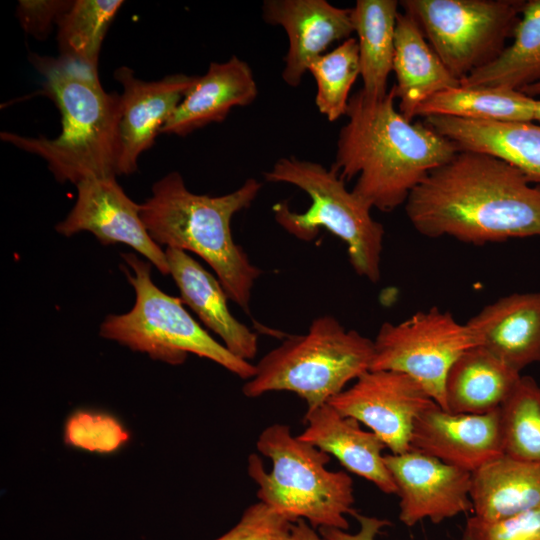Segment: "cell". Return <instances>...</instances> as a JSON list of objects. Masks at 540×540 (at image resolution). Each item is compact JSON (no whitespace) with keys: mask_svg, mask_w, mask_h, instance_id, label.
<instances>
[{"mask_svg":"<svg viewBox=\"0 0 540 540\" xmlns=\"http://www.w3.org/2000/svg\"><path fill=\"white\" fill-rule=\"evenodd\" d=\"M404 209L413 228L484 245L540 236V185L486 153L458 150L410 193Z\"/></svg>","mask_w":540,"mask_h":540,"instance_id":"1","label":"cell"},{"mask_svg":"<svg viewBox=\"0 0 540 540\" xmlns=\"http://www.w3.org/2000/svg\"><path fill=\"white\" fill-rule=\"evenodd\" d=\"M391 89L369 98L360 89L350 96L347 122L340 129L331 165L371 209L391 212L435 168L448 162L457 146L425 122L406 119L395 108Z\"/></svg>","mask_w":540,"mask_h":540,"instance_id":"2","label":"cell"},{"mask_svg":"<svg viewBox=\"0 0 540 540\" xmlns=\"http://www.w3.org/2000/svg\"><path fill=\"white\" fill-rule=\"evenodd\" d=\"M28 58L60 112L61 131L53 139L1 132V139L44 159L58 182L116 178L121 94L106 92L98 70L77 61L36 53Z\"/></svg>","mask_w":540,"mask_h":540,"instance_id":"3","label":"cell"},{"mask_svg":"<svg viewBox=\"0 0 540 540\" xmlns=\"http://www.w3.org/2000/svg\"><path fill=\"white\" fill-rule=\"evenodd\" d=\"M262 188L254 178L221 196L191 192L180 173L165 175L140 204L150 237L160 246L190 251L215 272L229 300L249 314L252 289L262 271L233 239L231 220L248 208Z\"/></svg>","mask_w":540,"mask_h":540,"instance_id":"4","label":"cell"},{"mask_svg":"<svg viewBox=\"0 0 540 540\" xmlns=\"http://www.w3.org/2000/svg\"><path fill=\"white\" fill-rule=\"evenodd\" d=\"M256 448L272 462L267 472L257 454L248 458L247 472L261 503L290 523L302 519L315 529L348 530L347 515L356 512L353 481L344 471L326 468L329 454L293 436L283 423L263 429Z\"/></svg>","mask_w":540,"mask_h":540,"instance_id":"5","label":"cell"},{"mask_svg":"<svg viewBox=\"0 0 540 540\" xmlns=\"http://www.w3.org/2000/svg\"><path fill=\"white\" fill-rule=\"evenodd\" d=\"M373 340L347 330L335 317H316L304 334L289 335L265 354L242 387L246 397L273 391L297 394L307 410L327 403L370 370Z\"/></svg>","mask_w":540,"mask_h":540,"instance_id":"6","label":"cell"},{"mask_svg":"<svg viewBox=\"0 0 540 540\" xmlns=\"http://www.w3.org/2000/svg\"><path fill=\"white\" fill-rule=\"evenodd\" d=\"M274 183H288L303 190L311 205L304 212L292 211L285 202L273 206L276 222L290 235L311 241L325 228L347 246L349 262L360 277L376 283L381 276L384 228L371 215V208L353 191L331 166L283 157L263 173Z\"/></svg>","mask_w":540,"mask_h":540,"instance_id":"7","label":"cell"},{"mask_svg":"<svg viewBox=\"0 0 540 540\" xmlns=\"http://www.w3.org/2000/svg\"><path fill=\"white\" fill-rule=\"evenodd\" d=\"M122 258L130 268L122 266L135 290V303L127 313L108 315L100 325L101 337L170 365L184 363L192 353L246 381L255 375V365L229 352L188 313L180 298L154 284L150 262L134 253L122 254Z\"/></svg>","mask_w":540,"mask_h":540,"instance_id":"8","label":"cell"},{"mask_svg":"<svg viewBox=\"0 0 540 540\" xmlns=\"http://www.w3.org/2000/svg\"><path fill=\"white\" fill-rule=\"evenodd\" d=\"M523 0H403L449 73L460 82L507 47Z\"/></svg>","mask_w":540,"mask_h":540,"instance_id":"9","label":"cell"},{"mask_svg":"<svg viewBox=\"0 0 540 540\" xmlns=\"http://www.w3.org/2000/svg\"><path fill=\"white\" fill-rule=\"evenodd\" d=\"M370 370H393L416 380L443 409L447 374L478 341L465 323L448 311L432 307L399 323L384 322L373 340Z\"/></svg>","mask_w":540,"mask_h":540,"instance_id":"10","label":"cell"},{"mask_svg":"<svg viewBox=\"0 0 540 540\" xmlns=\"http://www.w3.org/2000/svg\"><path fill=\"white\" fill-rule=\"evenodd\" d=\"M328 403L366 425L392 454H401L411 449L417 417L436 402L405 373L368 370Z\"/></svg>","mask_w":540,"mask_h":540,"instance_id":"11","label":"cell"},{"mask_svg":"<svg viewBox=\"0 0 540 540\" xmlns=\"http://www.w3.org/2000/svg\"><path fill=\"white\" fill-rule=\"evenodd\" d=\"M76 187V202L56 225L58 233L71 237L87 231L102 245H128L160 273L169 274L165 251L150 237L140 216V204L127 196L116 178H88Z\"/></svg>","mask_w":540,"mask_h":540,"instance_id":"12","label":"cell"},{"mask_svg":"<svg viewBox=\"0 0 540 540\" xmlns=\"http://www.w3.org/2000/svg\"><path fill=\"white\" fill-rule=\"evenodd\" d=\"M399 496V520L412 527L428 519L438 524L472 510L471 472L410 449L385 454Z\"/></svg>","mask_w":540,"mask_h":540,"instance_id":"13","label":"cell"},{"mask_svg":"<svg viewBox=\"0 0 540 540\" xmlns=\"http://www.w3.org/2000/svg\"><path fill=\"white\" fill-rule=\"evenodd\" d=\"M114 78L123 88L117 174L129 175L137 170L139 156L153 146L196 76L174 74L144 81L136 78L131 68L122 66L115 70Z\"/></svg>","mask_w":540,"mask_h":540,"instance_id":"14","label":"cell"},{"mask_svg":"<svg viewBox=\"0 0 540 540\" xmlns=\"http://www.w3.org/2000/svg\"><path fill=\"white\" fill-rule=\"evenodd\" d=\"M411 449L473 472L503 454L499 409L452 413L434 403L417 417Z\"/></svg>","mask_w":540,"mask_h":540,"instance_id":"15","label":"cell"},{"mask_svg":"<svg viewBox=\"0 0 540 540\" xmlns=\"http://www.w3.org/2000/svg\"><path fill=\"white\" fill-rule=\"evenodd\" d=\"M262 16L267 23L281 26L288 36L281 76L291 87L300 85L313 60L332 43L354 33L351 9L326 0H266Z\"/></svg>","mask_w":540,"mask_h":540,"instance_id":"16","label":"cell"},{"mask_svg":"<svg viewBox=\"0 0 540 540\" xmlns=\"http://www.w3.org/2000/svg\"><path fill=\"white\" fill-rule=\"evenodd\" d=\"M306 427L298 437L333 455L349 472L374 484L387 495L397 493L396 485L385 464L381 439L363 430L354 418L344 416L328 402L307 410Z\"/></svg>","mask_w":540,"mask_h":540,"instance_id":"17","label":"cell"},{"mask_svg":"<svg viewBox=\"0 0 540 540\" xmlns=\"http://www.w3.org/2000/svg\"><path fill=\"white\" fill-rule=\"evenodd\" d=\"M258 88L250 66L237 56L210 63L196 79L160 133L185 136L211 123L224 121L236 106H247Z\"/></svg>","mask_w":540,"mask_h":540,"instance_id":"18","label":"cell"},{"mask_svg":"<svg viewBox=\"0 0 540 540\" xmlns=\"http://www.w3.org/2000/svg\"><path fill=\"white\" fill-rule=\"evenodd\" d=\"M466 324L479 346L517 372L540 362V292L504 296Z\"/></svg>","mask_w":540,"mask_h":540,"instance_id":"19","label":"cell"},{"mask_svg":"<svg viewBox=\"0 0 540 540\" xmlns=\"http://www.w3.org/2000/svg\"><path fill=\"white\" fill-rule=\"evenodd\" d=\"M165 254L183 304L221 338L229 352L250 362L258 351L257 334L231 314L219 280L183 250L166 248Z\"/></svg>","mask_w":540,"mask_h":540,"instance_id":"20","label":"cell"},{"mask_svg":"<svg viewBox=\"0 0 540 540\" xmlns=\"http://www.w3.org/2000/svg\"><path fill=\"white\" fill-rule=\"evenodd\" d=\"M424 122L451 140L458 150L494 156L540 185V123L536 121L468 120L433 115Z\"/></svg>","mask_w":540,"mask_h":540,"instance_id":"21","label":"cell"},{"mask_svg":"<svg viewBox=\"0 0 540 540\" xmlns=\"http://www.w3.org/2000/svg\"><path fill=\"white\" fill-rule=\"evenodd\" d=\"M393 72L398 110L409 121L431 96L461 84L431 48L415 19L404 11L396 20Z\"/></svg>","mask_w":540,"mask_h":540,"instance_id":"22","label":"cell"},{"mask_svg":"<svg viewBox=\"0 0 540 540\" xmlns=\"http://www.w3.org/2000/svg\"><path fill=\"white\" fill-rule=\"evenodd\" d=\"M473 516L497 521L540 505V465L502 454L471 472Z\"/></svg>","mask_w":540,"mask_h":540,"instance_id":"23","label":"cell"},{"mask_svg":"<svg viewBox=\"0 0 540 540\" xmlns=\"http://www.w3.org/2000/svg\"><path fill=\"white\" fill-rule=\"evenodd\" d=\"M520 377L487 349L474 346L458 357L447 374L446 410L482 414L499 409Z\"/></svg>","mask_w":540,"mask_h":540,"instance_id":"24","label":"cell"},{"mask_svg":"<svg viewBox=\"0 0 540 540\" xmlns=\"http://www.w3.org/2000/svg\"><path fill=\"white\" fill-rule=\"evenodd\" d=\"M398 7L396 0H357L351 8L363 81L361 90L369 98H381L388 93Z\"/></svg>","mask_w":540,"mask_h":540,"instance_id":"25","label":"cell"},{"mask_svg":"<svg viewBox=\"0 0 540 540\" xmlns=\"http://www.w3.org/2000/svg\"><path fill=\"white\" fill-rule=\"evenodd\" d=\"M535 98L500 86H464L442 90L416 110L415 117L439 115L468 120L534 121Z\"/></svg>","mask_w":540,"mask_h":540,"instance_id":"26","label":"cell"},{"mask_svg":"<svg viewBox=\"0 0 540 540\" xmlns=\"http://www.w3.org/2000/svg\"><path fill=\"white\" fill-rule=\"evenodd\" d=\"M540 82V0L525 1L512 42L490 64L460 83L464 86H500L515 90Z\"/></svg>","mask_w":540,"mask_h":540,"instance_id":"27","label":"cell"},{"mask_svg":"<svg viewBox=\"0 0 540 540\" xmlns=\"http://www.w3.org/2000/svg\"><path fill=\"white\" fill-rule=\"evenodd\" d=\"M124 4L121 0H75L57 22L61 57L98 70L104 37Z\"/></svg>","mask_w":540,"mask_h":540,"instance_id":"28","label":"cell"},{"mask_svg":"<svg viewBox=\"0 0 540 540\" xmlns=\"http://www.w3.org/2000/svg\"><path fill=\"white\" fill-rule=\"evenodd\" d=\"M499 413L503 454L540 465V384L521 375Z\"/></svg>","mask_w":540,"mask_h":540,"instance_id":"29","label":"cell"},{"mask_svg":"<svg viewBox=\"0 0 540 540\" xmlns=\"http://www.w3.org/2000/svg\"><path fill=\"white\" fill-rule=\"evenodd\" d=\"M316 82L315 104L329 121L345 116L350 90L361 74L357 39L350 37L310 64Z\"/></svg>","mask_w":540,"mask_h":540,"instance_id":"30","label":"cell"},{"mask_svg":"<svg viewBox=\"0 0 540 540\" xmlns=\"http://www.w3.org/2000/svg\"><path fill=\"white\" fill-rule=\"evenodd\" d=\"M129 440V433L113 416L102 412L78 410L64 427L65 444L97 453H111Z\"/></svg>","mask_w":540,"mask_h":540,"instance_id":"31","label":"cell"},{"mask_svg":"<svg viewBox=\"0 0 540 540\" xmlns=\"http://www.w3.org/2000/svg\"><path fill=\"white\" fill-rule=\"evenodd\" d=\"M462 540H540V505L497 521L472 516Z\"/></svg>","mask_w":540,"mask_h":540,"instance_id":"32","label":"cell"},{"mask_svg":"<svg viewBox=\"0 0 540 540\" xmlns=\"http://www.w3.org/2000/svg\"><path fill=\"white\" fill-rule=\"evenodd\" d=\"M291 525L259 501L248 506L238 523L215 540H289Z\"/></svg>","mask_w":540,"mask_h":540,"instance_id":"33","label":"cell"},{"mask_svg":"<svg viewBox=\"0 0 540 540\" xmlns=\"http://www.w3.org/2000/svg\"><path fill=\"white\" fill-rule=\"evenodd\" d=\"M71 0H20L16 15L23 30L37 38L47 37L54 24L68 10Z\"/></svg>","mask_w":540,"mask_h":540,"instance_id":"34","label":"cell"},{"mask_svg":"<svg viewBox=\"0 0 540 540\" xmlns=\"http://www.w3.org/2000/svg\"><path fill=\"white\" fill-rule=\"evenodd\" d=\"M353 517L359 523V530L356 533H349L337 528L321 527L318 532L325 540H376L380 531L391 525L387 519L366 516L355 512Z\"/></svg>","mask_w":540,"mask_h":540,"instance_id":"35","label":"cell"},{"mask_svg":"<svg viewBox=\"0 0 540 540\" xmlns=\"http://www.w3.org/2000/svg\"><path fill=\"white\" fill-rule=\"evenodd\" d=\"M289 540H325L317 529L305 520H298L291 525Z\"/></svg>","mask_w":540,"mask_h":540,"instance_id":"36","label":"cell"},{"mask_svg":"<svg viewBox=\"0 0 540 540\" xmlns=\"http://www.w3.org/2000/svg\"><path fill=\"white\" fill-rule=\"evenodd\" d=\"M521 92L530 97H533L535 95H540V82L524 88L523 90H521Z\"/></svg>","mask_w":540,"mask_h":540,"instance_id":"37","label":"cell"},{"mask_svg":"<svg viewBox=\"0 0 540 540\" xmlns=\"http://www.w3.org/2000/svg\"><path fill=\"white\" fill-rule=\"evenodd\" d=\"M534 121L540 123V99H535L534 103Z\"/></svg>","mask_w":540,"mask_h":540,"instance_id":"38","label":"cell"}]
</instances>
